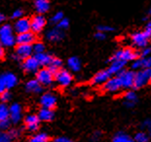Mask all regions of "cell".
Returning <instances> with one entry per match:
<instances>
[{
  "instance_id": "1",
  "label": "cell",
  "mask_w": 151,
  "mask_h": 142,
  "mask_svg": "<svg viewBox=\"0 0 151 142\" xmlns=\"http://www.w3.org/2000/svg\"><path fill=\"white\" fill-rule=\"evenodd\" d=\"M151 36V22L146 24L145 29L143 31L136 32L132 35V42L134 46L139 48H144L148 44V40Z\"/></svg>"
},
{
  "instance_id": "2",
  "label": "cell",
  "mask_w": 151,
  "mask_h": 142,
  "mask_svg": "<svg viewBox=\"0 0 151 142\" xmlns=\"http://www.w3.org/2000/svg\"><path fill=\"white\" fill-rule=\"evenodd\" d=\"M0 42L4 47H12L16 44V36L10 24H1L0 27Z\"/></svg>"
},
{
  "instance_id": "3",
  "label": "cell",
  "mask_w": 151,
  "mask_h": 142,
  "mask_svg": "<svg viewBox=\"0 0 151 142\" xmlns=\"http://www.w3.org/2000/svg\"><path fill=\"white\" fill-rule=\"evenodd\" d=\"M150 78H151L150 68H143V70H140L139 72L134 73L133 87L136 89L143 88L144 86H146L149 83Z\"/></svg>"
},
{
  "instance_id": "4",
  "label": "cell",
  "mask_w": 151,
  "mask_h": 142,
  "mask_svg": "<svg viewBox=\"0 0 151 142\" xmlns=\"http://www.w3.org/2000/svg\"><path fill=\"white\" fill-rule=\"evenodd\" d=\"M18 79L13 73H4L0 75V93L5 90H10L17 85Z\"/></svg>"
},
{
  "instance_id": "5",
  "label": "cell",
  "mask_w": 151,
  "mask_h": 142,
  "mask_svg": "<svg viewBox=\"0 0 151 142\" xmlns=\"http://www.w3.org/2000/svg\"><path fill=\"white\" fill-rule=\"evenodd\" d=\"M36 80L42 86H50L54 82V72L49 68H42L36 71Z\"/></svg>"
},
{
  "instance_id": "6",
  "label": "cell",
  "mask_w": 151,
  "mask_h": 142,
  "mask_svg": "<svg viewBox=\"0 0 151 142\" xmlns=\"http://www.w3.org/2000/svg\"><path fill=\"white\" fill-rule=\"evenodd\" d=\"M32 53L33 49L31 44H18L17 48H16V54L13 57L16 60H24L27 57H30Z\"/></svg>"
},
{
  "instance_id": "7",
  "label": "cell",
  "mask_w": 151,
  "mask_h": 142,
  "mask_svg": "<svg viewBox=\"0 0 151 142\" xmlns=\"http://www.w3.org/2000/svg\"><path fill=\"white\" fill-rule=\"evenodd\" d=\"M137 57H139V54H137V52L130 49V48H127V49L117 51L116 53L114 54V56L110 59V60H122L128 62V61H133L134 60L137 59Z\"/></svg>"
},
{
  "instance_id": "8",
  "label": "cell",
  "mask_w": 151,
  "mask_h": 142,
  "mask_svg": "<svg viewBox=\"0 0 151 142\" xmlns=\"http://www.w3.org/2000/svg\"><path fill=\"white\" fill-rule=\"evenodd\" d=\"M54 80L62 87L69 86L72 82V75L65 69H59L54 73Z\"/></svg>"
},
{
  "instance_id": "9",
  "label": "cell",
  "mask_w": 151,
  "mask_h": 142,
  "mask_svg": "<svg viewBox=\"0 0 151 142\" xmlns=\"http://www.w3.org/2000/svg\"><path fill=\"white\" fill-rule=\"evenodd\" d=\"M117 76L120 79L122 88H131L134 85V72L131 70H122L120 71Z\"/></svg>"
},
{
  "instance_id": "10",
  "label": "cell",
  "mask_w": 151,
  "mask_h": 142,
  "mask_svg": "<svg viewBox=\"0 0 151 142\" xmlns=\"http://www.w3.org/2000/svg\"><path fill=\"white\" fill-rule=\"evenodd\" d=\"M122 89V84L119 77H112L110 78L109 77L108 80L104 84V90L105 92L110 93H114L119 92Z\"/></svg>"
},
{
  "instance_id": "11",
  "label": "cell",
  "mask_w": 151,
  "mask_h": 142,
  "mask_svg": "<svg viewBox=\"0 0 151 142\" xmlns=\"http://www.w3.org/2000/svg\"><path fill=\"white\" fill-rule=\"evenodd\" d=\"M45 25H46V19L41 14L34 16L30 20V30L32 31L33 33L41 32L43 28L45 27Z\"/></svg>"
},
{
  "instance_id": "12",
  "label": "cell",
  "mask_w": 151,
  "mask_h": 142,
  "mask_svg": "<svg viewBox=\"0 0 151 142\" xmlns=\"http://www.w3.org/2000/svg\"><path fill=\"white\" fill-rule=\"evenodd\" d=\"M39 63L35 59V57H28L24 60L22 62V69L27 73H35L39 68Z\"/></svg>"
},
{
  "instance_id": "13",
  "label": "cell",
  "mask_w": 151,
  "mask_h": 142,
  "mask_svg": "<svg viewBox=\"0 0 151 142\" xmlns=\"http://www.w3.org/2000/svg\"><path fill=\"white\" fill-rule=\"evenodd\" d=\"M22 119V107L18 103H14L9 107V120L13 124H18Z\"/></svg>"
},
{
  "instance_id": "14",
  "label": "cell",
  "mask_w": 151,
  "mask_h": 142,
  "mask_svg": "<svg viewBox=\"0 0 151 142\" xmlns=\"http://www.w3.org/2000/svg\"><path fill=\"white\" fill-rule=\"evenodd\" d=\"M14 29L17 33H22L25 31L30 30V20L27 18H20L17 19L15 22Z\"/></svg>"
},
{
  "instance_id": "15",
  "label": "cell",
  "mask_w": 151,
  "mask_h": 142,
  "mask_svg": "<svg viewBox=\"0 0 151 142\" xmlns=\"http://www.w3.org/2000/svg\"><path fill=\"white\" fill-rule=\"evenodd\" d=\"M35 41V35L31 30L25 31L22 33H18L16 36L17 44H33Z\"/></svg>"
},
{
  "instance_id": "16",
  "label": "cell",
  "mask_w": 151,
  "mask_h": 142,
  "mask_svg": "<svg viewBox=\"0 0 151 142\" xmlns=\"http://www.w3.org/2000/svg\"><path fill=\"white\" fill-rule=\"evenodd\" d=\"M40 104L44 108L53 109L57 104V98L51 93H44L40 98Z\"/></svg>"
},
{
  "instance_id": "17",
  "label": "cell",
  "mask_w": 151,
  "mask_h": 142,
  "mask_svg": "<svg viewBox=\"0 0 151 142\" xmlns=\"http://www.w3.org/2000/svg\"><path fill=\"white\" fill-rule=\"evenodd\" d=\"M40 120L36 115H28L24 118L25 128L29 131H36L39 128Z\"/></svg>"
},
{
  "instance_id": "18",
  "label": "cell",
  "mask_w": 151,
  "mask_h": 142,
  "mask_svg": "<svg viewBox=\"0 0 151 142\" xmlns=\"http://www.w3.org/2000/svg\"><path fill=\"white\" fill-rule=\"evenodd\" d=\"M110 77V73L108 72V70H101L96 74L92 79V84L93 85H104L108 80V78Z\"/></svg>"
},
{
  "instance_id": "19",
  "label": "cell",
  "mask_w": 151,
  "mask_h": 142,
  "mask_svg": "<svg viewBox=\"0 0 151 142\" xmlns=\"http://www.w3.org/2000/svg\"><path fill=\"white\" fill-rule=\"evenodd\" d=\"M126 61L122 60H111V64L109 66L108 72L110 73V75H117V74L124 69L125 65H126Z\"/></svg>"
},
{
  "instance_id": "20",
  "label": "cell",
  "mask_w": 151,
  "mask_h": 142,
  "mask_svg": "<svg viewBox=\"0 0 151 142\" xmlns=\"http://www.w3.org/2000/svg\"><path fill=\"white\" fill-rule=\"evenodd\" d=\"M46 37H47V39L51 42H58V41H60L65 37V33H63V30L60 29L59 27H57V28H53V29L48 31L46 34Z\"/></svg>"
},
{
  "instance_id": "21",
  "label": "cell",
  "mask_w": 151,
  "mask_h": 142,
  "mask_svg": "<svg viewBox=\"0 0 151 142\" xmlns=\"http://www.w3.org/2000/svg\"><path fill=\"white\" fill-rule=\"evenodd\" d=\"M38 118L42 122H51L54 120L55 113L53 111V109L42 107V109L39 111V114H38Z\"/></svg>"
},
{
  "instance_id": "22",
  "label": "cell",
  "mask_w": 151,
  "mask_h": 142,
  "mask_svg": "<svg viewBox=\"0 0 151 142\" xmlns=\"http://www.w3.org/2000/svg\"><path fill=\"white\" fill-rule=\"evenodd\" d=\"M25 90L28 93H39L42 92V85L37 81L36 79L29 80L27 85H25Z\"/></svg>"
},
{
  "instance_id": "23",
  "label": "cell",
  "mask_w": 151,
  "mask_h": 142,
  "mask_svg": "<svg viewBox=\"0 0 151 142\" xmlns=\"http://www.w3.org/2000/svg\"><path fill=\"white\" fill-rule=\"evenodd\" d=\"M34 7L39 14L43 15L47 13L50 9V3L48 0H36L34 3Z\"/></svg>"
},
{
  "instance_id": "24",
  "label": "cell",
  "mask_w": 151,
  "mask_h": 142,
  "mask_svg": "<svg viewBox=\"0 0 151 142\" xmlns=\"http://www.w3.org/2000/svg\"><path fill=\"white\" fill-rule=\"evenodd\" d=\"M34 57H35V59H36V60L38 61V63H39V65H42V66H48L53 59L52 56L44 53V52L43 53L35 54Z\"/></svg>"
},
{
  "instance_id": "25",
  "label": "cell",
  "mask_w": 151,
  "mask_h": 142,
  "mask_svg": "<svg viewBox=\"0 0 151 142\" xmlns=\"http://www.w3.org/2000/svg\"><path fill=\"white\" fill-rule=\"evenodd\" d=\"M67 65H68L69 69L73 71V72H78L81 70V62L80 60L77 57H72L67 60Z\"/></svg>"
},
{
  "instance_id": "26",
  "label": "cell",
  "mask_w": 151,
  "mask_h": 142,
  "mask_svg": "<svg viewBox=\"0 0 151 142\" xmlns=\"http://www.w3.org/2000/svg\"><path fill=\"white\" fill-rule=\"evenodd\" d=\"M112 140L114 142H132L133 141L130 135L124 131H118L113 136Z\"/></svg>"
},
{
  "instance_id": "27",
  "label": "cell",
  "mask_w": 151,
  "mask_h": 142,
  "mask_svg": "<svg viewBox=\"0 0 151 142\" xmlns=\"http://www.w3.org/2000/svg\"><path fill=\"white\" fill-rule=\"evenodd\" d=\"M63 66V62H62V60H59V59H57V57H53L52 60H51V62L50 64L48 65L47 67L49 68L52 72H56V71H58L59 69H60V67Z\"/></svg>"
},
{
  "instance_id": "28",
  "label": "cell",
  "mask_w": 151,
  "mask_h": 142,
  "mask_svg": "<svg viewBox=\"0 0 151 142\" xmlns=\"http://www.w3.org/2000/svg\"><path fill=\"white\" fill-rule=\"evenodd\" d=\"M30 141L31 142H47V141H49V136H48V134L45 133V132H40V133L33 135V136L30 138Z\"/></svg>"
},
{
  "instance_id": "29",
  "label": "cell",
  "mask_w": 151,
  "mask_h": 142,
  "mask_svg": "<svg viewBox=\"0 0 151 142\" xmlns=\"http://www.w3.org/2000/svg\"><path fill=\"white\" fill-rule=\"evenodd\" d=\"M6 119H9V108L3 102L2 104H0V122Z\"/></svg>"
},
{
  "instance_id": "30",
  "label": "cell",
  "mask_w": 151,
  "mask_h": 142,
  "mask_svg": "<svg viewBox=\"0 0 151 142\" xmlns=\"http://www.w3.org/2000/svg\"><path fill=\"white\" fill-rule=\"evenodd\" d=\"M134 140L137 142H147L149 140V136L146 132L139 131V132H137L136 134V136H134Z\"/></svg>"
},
{
  "instance_id": "31",
  "label": "cell",
  "mask_w": 151,
  "mask_h": 142,
  "mask_svg": "<svg viewBox=\"0 0 151 142\" xmlns=\"http://www.w3.org/2000/svg\"><path fill=\"white\" fill-rule=\"evenodd\" d=\"M124 98H125V101H130V102H134V103H136L137 100V96L136 95V93L132 92V91L127 92L125 93Z\"/></svg>"
},
{
  "instance_id": "32",
  "label": "cell",
  "mask_w": 151,
  "mask_h": 142,
  "mask_svg": "<svg viewBox=\"0 0 151 142\" xmlns=\"http://www.w3.org/2000/svg\"><path fill=\"white\" fill-rule=\"evenodd\" d=\"M32 49L35 54L43 53V52H45V45L43 43H41V42H37V43H34Z\"/></svg>"
},
{
  "instance_id": "33",
  "label": "cell",
  "mask_w": 151,
  "mask_h": 142,
  "mask_svg": "<svg viewBox=\"0 0 151 142\" xmlns=\"http://www.w3.org/2000/svg\"><path fill=\"white\" fill-rule=\"evenodd\" d=\"M58 27L60 28V29H62V30H65L66 29V28H68L69 27V22L67 19H65V18H63L62 20H60L59 22H58Z\"/></svg>"
},
{
  "instance_id": "34",
  "label": "cell",
  "mask_w": 151,
  "mask_h": 142,
  "mask_svg": "<svg viewBox=\"0 0 151 142\" xmlns=\"http://www.w3.org/2000/svg\"><path fill=\"white\" fill-rule=\"evenodd\" d=\"M13 140L9 132L6 131H0V142H10Z\"/></svg>"
},
{
  "instance_id": "35",
  "label": "cell",
  "mask_w": 151,
  "mask_h": 142,
  "mask_svg": "<svg viewBox=\"0 0 151 142\" xmlns=\"http://www.w3.org/2000/svg\"><path fill=\"white\" fill-rule=\"evenodd\" d=\"M0 99L2 100V102H8L11 99V93L7 90H5L4 92L0 93Z\"/></svg>"
},
{
  "instance_id": "36",
  "label": "cell",
  "mask_w": 151,
  "mask_h": 142,
  "mask_svg": "<svg viewBox=\"0 0 151 142\" xmlns=\"http://www.w3.org/2000/svg\"><path fill=\"white\" fill-rule=\"evenodd\" d=\"M63 18V12H58V13H56L53 17H52V19H51V22H53V24H58L62 19Z\"/></svg>"
},
{
  "instance_id": "37",
  "label": "cell",
  "mask_w": 151,
  "mask_h": 142,
  "mask_svg": "<svg viewBox=\"0 0 151 142\" xmlns=\"http://www.w3.org/2000/svg\"><path fill=\"white\" fill-rule=\"evenodd\" d=\"M141 64L142 68H150L151 66V59L149 57H144L141 59Z\"/></svg>"
},
{
  "instance_id": "38",
  "label": "cell",
  "mask_w": 151,
  "mask_h": 142,
  "mask_svg": "<svg viewBox=\"0 0 151 142\" xmlns=\"http://www.w3.org/2000/svg\"><path fill=\"white\" fill-rule=\"evenodd\" d=\"M10 124H11V122L9 119H6V120L1 121L0 122V130H2V131L8 130V128H10Z\"/></svg>"
},
{
  "instance_id": "39",
  "label": "cell",
  "mask_w": 151,
  "mask_h": 142,
  "mask_svg": "<svg viewBox=\"0 0 151 142\" xmlns=\"http://www.w3.org/2000/svg\"><path fill=\"white\" fill-rule=\"evenodd\" d=\"M132 68L133 69H140V68H142V64H141V60H133V64H132Z\"/></svg>"
},
{
  "instance_id": "40",
  "label": "cell",
  "mask_w": 151,
  "mask_h": 142,
  "mask_svg": "<svg viewBox=\"0 0 151 142\" xmlns=\"http://www.w3.org/2000/svg\"><path fill=\"white\" fill-rule=\"evenodd\" d=\"M22 15H24V11L21 10V9H17V10H15L14 12H13L12 19H15V20H17V19L22 18Z\"/></svg>"
},
{
  "instance_id": "41",
  "label": "cell",
  "mask_w": 151,
  "mask_h": 142,
  "mask_svg": "<svg viewBox=\"0 0 151 142\" xmlns=\"http://www.w3.org/2000/svg\"><path fill=\"white\" fill-rule=\"evenodd\" d=\"M98 29L99 30V31H102V32H105V33H106V32H109V31H112L114 29L113 27H109V25H99L98 27Z\"/></svg>"
},
{
  "instance_id": "42",
  "label": "cell",
  "mask_w": 151,
  "mask_h": 142,
  "mask_svg": "<svg viewBox=\"0 0 151 142\" xmlns=\"http://www.w3.org/2000/svg\"><path fill=\"white\" fill-rule=\"evenodd\" d=\"M95 37L97 38L98 40H104L105 38H106V34H105V32H102V31H98L97 33L95 34Z\"/></svg>"
},
{
  "instance_id": "43",
  "label": "cell",
  "mask_w": 151,
  "mask_h": 142,
  "mask_svg": "<svg viewBox=\"0 0 151 142\" xmlns=\"http://www.w3.org/2000/svg\"><path fill=\"white\" fill-rule=\"evenodd\" d=\"M141 128H145V130L150 131V128H151V121L149 120V119H147V120H145L142 123V124H141Z\"/></svg>"
},
{
  "instance_id": "44",
  "label": "cell",
  "mask_w": 151,
  "mask_h": 142,
  "mask_svg": "<svg viewBox=\"0 0 151 142\" xmlns=\"http://www.w3.org/2000/svg\"><path fill=\"white\" fill-rule=\"evenodd\" d=\"M8 132H9V134H10L12 139L17 138L19 136V134H20V132H19V131H17V130H10Z\"/></svg>"
},
{
  "instance_id": "45",
  "label": "cell",
  "mask_w": 151,
  "mask_h": 142,
  "mask_svg": "<svg viewBox=\"0 0 151 142\" xmlns=\"http://www.w3.org/2000/svg\"><path fill=\"white\" fill-rule=\"evenodd\" d=\"M150 55V49L148 47H144L142 48V51H141V56H142V57H149Z\"/></svg>"
},
{
  "instance_id": "46",
  "label": "cell",
  "mask_w": 151,
  "mask_h": 142,
  "mask_svg": "<svg viewBox=\"0 0 151 142\" xmlns=\"http://www.w3.org/2000/svg\"><path fill=\"white\" fill-rule=\"evenodd\" d=\"M101 131H96V132H94V134L92 135V140L97 141L101 138Z\"/></svg>"
},
{
  "instance_id": "47",
  "label": "cell",
  "mask_w": 151,
  "mask_h": 142,
  "mask_svg": "<svg viewBox=\"0 0 151 142\" xmlns=\"http://www.w3.org/2000/svg\"><path fill=\"white\" fill-rule=\"evenodd\" d=\"M55 141H56V142H71V139H69V138L65 137V136H62V137L56 138Z\"/></svg>"
},
{
  "instance_id": "48",
  "label": "cell",
  "mask_w": 151,
  "mask_h": 142,
  "mask_svg": "<svg viewBox=\"0 0 151 142\" xmlns=\"http://www.w3.org/2000/svg\"><path fill=\"white\" fill-rule=\"evenodd\" d=\"M5 55V52H4V46L1 44V42H0V59H2L3 57H4Z\"/></svg>"
},
{
  "instance_id": "49",
  "label": "cell",
  "mask_w": 151,
  "mask_h": 142,
  "mask_svg": "<svg viewBox=\"0 0 151 142\" xmlns=\"http://www.w3.org/2000/svg\"><path fill=\"white\" fill-rule=\"evenodd\" d=\"M124 104L126 105L127 107H130V108H132V107H134V104H136V103H134V102H130V101H125Z\"/></svg>"
},
{
  "instance_id": "50",
  "label": "cell",
  "mask_w": 151,
  "mask_h": 142,
  "mask_svg": "<svg viewBox=\"0 0 151 142\" xmlns=\"http://www.w3.org/2000/svg\"><path fill=\"white\" fill-rule=\"evenodd\" d=\"M5 21H6V17L2 14V13H0V25H1Z\"/></svg>"
}]
</instances>
